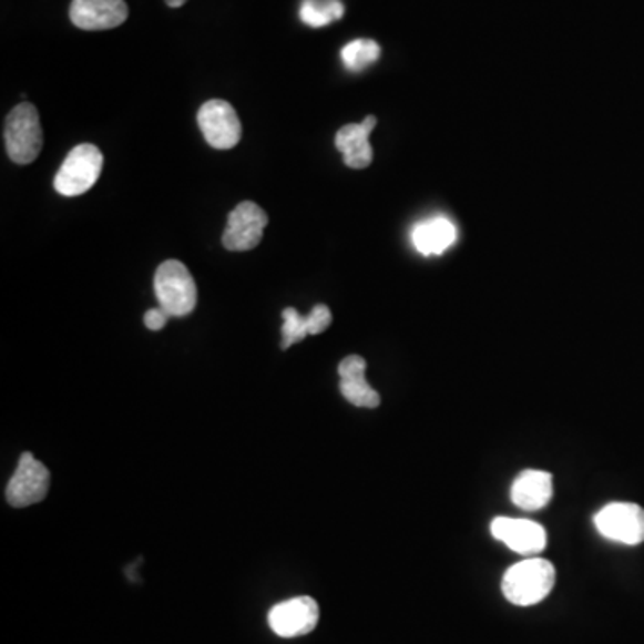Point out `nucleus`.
<instances>
[{
    "label": "nucleus",
    "instance_id": "f03ea898",
    "mask_svg": "<svg viewBox=\"0 0 644 644\" xmlns=\"http://www.w3.org/2000/svg\"><path fill=\"white\" fill-rule=\"evenodd\" d=\"M4 140L8 156L14 163L28 165L38 159L43 147V133L33 104L22 102L6 116Z\"/></svg>",
    "mask_w": 644,
    "mask_h": 644
},
{
    "label": "nucleus",
    "instance_id": "ddd939ff",
    "mask_svg": "<svg viewBox=\"0 0 644 644\" xmlns=\"http://www.w3.org/2000/svg\"><path fill=\"white\" fill-rule=\"evenodd\" d=\"M376 127V116L369 115L360 124L344 125L335 136V145L344 154V163L351 168H366L372 162L369 135Z\"/></svg>",
    "mask_w": 644,
    "mask_h": 644
},
{
    "label": "nucleus",
    "instance_id": "1a4fd4ad",
    "mask_svg": "<svg viewBox=\"0 0 644 644\" xmlns=\"http://www.w3.org/2000/svg\"><path fill=\"white\" fill-rule=\"evenodd\" d=\"M319 623V605L310 596H297L274 605L269 626L279 637H299L310 634Z\"/></svg>",
    "mask_w": 644,
    "mask_h": 644
},
{
    "label": "nucleus",
    "instance_id": "6e6552de",
    "mask_svg": "<svg viewBox=\"0 0 644 644\" xmlns=\"http://www.w3.org/2000/svg\"><path fill=\"white\" fill-rule=\"evenodd\" d=\"M267 223L269 217L258 204L244 201L227 217V227L223 235L224 247L238 253L255 249L264 237Z\"/></svg>",
    "mask_w": 644,
    "mask_h": 644
},
{
    "label": "nucleus",
    "instance_id": "39448f33",
    "mask_svg": "<svg viewBox=\"0 0 644 644\" xmlns=\"http://www.w3.org/2000/svg\"><path fill=\"white\" fill-rule=\"evenodd\" d=\"M51 487V473L33 453L20 454L19 466L6 487V498L11 507H23L40 503Z\"/></svg>",
    "mask_w": 644,
    "mask_h": 644
},
{
    "label": "nucleus",
    "instance_id": "20e7f679",
    "mask_svg": "<svg viewBox=\"0 0 644 644\" xmlns=\"http://www.w3.org/2000/svg\"><path fill=\"white\" fill-rule=\"evenodd\" d=\"M102 153L93 144H81L70 151L54 177V188L65 197L86 194L102 171Z\"/></svg>",
    "mask_w": 644,
    "mask_h": 644
},
{
    "label": "nucleus",
    "instance_id": "2eb2a0df",
    "mask_svg": "<svg viewBox=\"0 0 644 644\" xmlns=\"http://www.w3.org/2000/svg\"><path fill=\"white\" fill-rule=\"evenodd\" d=\"M412 246L425 256H439L457 242V227L448 217H430L416 224Z\"/></svg>",
    "mask_w": 644,
    "mask_h": 644
},
{
    "label": "nucleus",
    "instance_id": "412c9836",
    "mask_svg": "<svg viewBox=\"0 0 644 644\" xmlns=\"http://www.w3.org/2000/svg\"><path fill=\"white\" fill-rule=\"evenodd\" d=\"M165 2H167V6H171V8H182L186 0H165Z\"/></svg>",
    "mask_w": 644,
    "mask_h": 644
},
{
    "label": "nucleus",
    "instance_id": "9b49d317",
    "mask_svg": "<svg viewBox=\"0 0 644 644\" xmlns=\"http://www.w3.org/2000/svg\"><path fill=\"white\" fill-rule=\"evenodd\" d=\"M491 533L523 556H538L546 548V530L535 521L497 518L491 523Z\"/></svg>",
    "mask_w": 644,
    "mask_h": 644
},
{
    "label": "nucleus",
    "instance_id": "f3484780",
    "mask_svg": "<svg viewBox=\"0 0 644 644\" xmlns=\"http://www.w3.org/2000/svg\"><path fill=\"white\" fill-rule=\"evenodd\" d=\"M380 45L375 40H367V38H360V40L349 42L340 51L344 67L351 70V72H360V70L367 69V67H371L372 63L380 60Z\"/></svg>",
    "mask_w": 644,
    "mask_h": 644
},
{
    "label": "nucleus",
    "instance_id": "f257e3e1",
    "mask_svg": "<svg viewBox=\"0 0 644 644\" xmlns=\"http://www.w3.org/2000/svg\"><path fill=\"white\" fill-rule=\"evenodd\" d=\"M555 565L546 559L529 556L507 570L501 591L503 596L514 605L530 607L543 602L555 587Z\"/></svg>",
    "mask_w": 644,
    "mask_h": 644
},
{
    "label": "nucleus",
    "instance_id": "0eeeda50",
    "mask_svg": "<svg viewBox=\"0 0 644 644\" xmlns=\"http://www.w3.org/2000/svg\"><path fill=\"white\" fill-rule=\"evenodd\" d=\"M204 140L214 149H233L241 142L242 124L235 108L223 99L204 102L197 113Z\"/></svg>",
    "mask_w": 644,
    "mask_h": 644
},
{
    "label": "nucleus",
    "instance_id": "6ab92c4d",
    "mask_svg": "<svg viewBox=\"0 0 644 644\" xmlns=\"http://www.w3.org/2000/svg\"><path fill=\"white\" fill-rule=\"evenodd\" d=\"M308 323H310V335H319L328 329L331 325V311L326 305H316L308 314Z\"/></svg>",
    "mask_w": 644,
    "mask_h": 644
},
{
    "label": "nucleus",
    "instance_id": "423d86ee",
    "mask_svg": "<svg viewBox=\"0 0 644 644\" xmlns=\"http://www.w3.org/2000/svg\"><path fill=\"white\" fill-rule=\"evenodd\" d=\"M596 530L603 538L616 543H644V509L635 503H609L594 515Z\"/></svg>",
    "mask_w": 644,
    "mask_h": 644
},
{
    "label": "nucleus",
    "instance_id": "dca6fc26",
    "mask_svg": "<svg viewBox=\"0 0 644 644\" xmlns=\"http://www.w3.org/2000/svg\"><path fill=\"white\" fill-rule=\"evenodd\" d=\"M299 17L310 28H325L344 17V4L340 0H303Z\"/></svg>",
    "mask_w": 644,
    "mask_h": 644
},
{
    "label": "nucleus",
    "instance_id": "9d476101",
    "mask_svg": "<svg viewBox=\"0 0 644 644\" xmlns=\"http://www.w3.org/2000/svg\"><path fill=\"white\" fill-rule=\"evenodd\" d=\"M127 4L124 0H72L70 20L83 31H108L127 20Z\"/></svg>",
    "mask_w": 644,
    "mask_h": 644
},
{
    "label": "nucleus",
    "instance_id": "7ed1b4c3",
    "mask_svg": "<svg viewBox=\"0 0 644 644\" xmlns=\"http://www.w3.org/2000/svg\"><path fill=\"white\" fill-rule=\"evenodd\" d=\"M154 293L171 317L188 316L197 305V287L182 262L167 260L160 265L154 274Z\"/></svg>",
    "mask_w": 644,
    "mask_h": 644
},
{
    "label": "nucleus",
    "instance_id": "a211bd4d",
    "mask_svg": "<svg viewBox=\"0 0 644 644\" xmlns=\"http://www.w3.org/2000/svg\"><path fill=\"white\" fill-rule=\"evenodd\" d=\"M310 335L308 316H301L296 308L283 310L282 349H288L294 344L301 343Z\"/></svg>",
    "mask_w": 644,
    "mask_h": 644
},
{
    "label": "nucleus",
    "instance_id": "aec40b11",
    "mask_svg": "<svg viewBox=\"0 0 644 644\" xmlns=\"http://www.w3.org/2000/svg\"><path fill=\"white\" fill-rule=\"evenodd\" d=\"M167 311L163 310L162 306L160 308H153L145 314L144 323L151 331H160L163 326L167 325L168 320Z\"/></svg>",
    "mask_w": 644,
    "mask_h": 644
},
{
    "label": "nucleus",
    "instance_id": "f8f14e48",
    "mask_svg": "<svg viewBox=\"0 0 644 644\" xmlns=\"http://www.w3.org/2000/svg\"><path fill=\"white\" fill-rule=\"evenodd\" d=\"M366 369L367 362L362 357L351 355L344 358L339 366L340 392L355 407H380V395L366 380Z\"/></svg>",
    "mask_w": 644,
    "mask_h": 644
},
{
    "label": "nucleus",
    "instance_id": "4468645a",
    "mask_svg": "<svg viewBox=\"0 0 644 644\" xmlns=\"http://www.w3.org/2000/svg\"><path fill=\"white\" fill-rule=\"evenodd\" d=\"M510 497L514 505L529 512L544 509L553 498V477L539 469L521 471L512 483Z\"/></svg>",
    "mask_w": 644,
    "mask_h": 644
}]
</instances>
